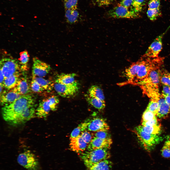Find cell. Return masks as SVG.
<instances>
[{
	"mask_svg": "<svg viewBox=\"0 0 170 170\" xmlns=\"http://www.w3.org/2000/svg\"><path fill=\"white\" fill-rule=\"evenodd\" d=\"M147 14L148 18L151 21L155 20L162 15L160 9H148Z\"/></svg>",
	"mask_w": 170,
	"mask_h": 170,
	"instance_id": "obj_35",
	"label": "cell"
},
{
	"mask_svg": "<svg viewBox=\"0 0 170 170\" xmlns=\"http://www.w3.org/2000/svg\"><path fill=\"white\" fill-rule=\"evenodd\" d=\"M33 77H44L51 69V67L49 64L40 60L36 57L33 58Z\"/></svg>",
	"mask_w": 170,
	"mask_h": 170,
	"instance_id": "obj_9",
	"label": "cell"
},
{
	"mask_svg": "<svg viewBox=\"0 0 170 170\" xmlns=\"http://www.w3.org/2000/svg\"><path fill=\"white\" fill-rule=\"evenodd\" d=\"M29 59V55L27 51L25 50L20 53L19 60L22 71H25L28 70Z\"/></svg>",
	"mask_w": 170,
	"mask_h": 170,
	"instance_id": "obj_27",
	"label": "cell"
},
{
	"mask_svg": "<svg viewBox=\"0 0 170 170\" xmlns=\"http://www.w3.org/2000/svg\"><path fill=\"white\" fill-rule=\"evenodd\" d=\"M167 30L154 40L142 56L151 58H155L158 57V55L162 48L163 37Z\"/></svg>",
	"mask_w": 170,
	"mask_h": 170,
	"instance_id": "obj_10",
	"label": "cell"
},
{
	"mask_svg": "<svg viewBox=\"0 0 170 170\" xmlns=\"http://www.w3.org/2000/svg\"><path fill=\"white\" fill-rule=\"evenodd\" d=\"M166 140L161 150L162 156L166 158L170 157V136L166 137Z\"/></svg>",
	"mask_w": 170,
	"mask_h": 170,
	"instance_id": "obj_32",
	"label": "cell"
},
{
	"mask_svg": "<svg viewBox=\"0 0 170 170\" xmlns=\"http://www.w3.org/2000/svg\"><path fill=\"white\" fill-rule=\"evenodd\" d=\"M70 139V146L72 151L81 154L87 149L88 144L83 140L80 135Z\"/></svg>",
	"mask_w": 170,
	"mask_h": 170,
	"instance_id": "obj_16",
	"label": "cell"
},
{
	"mask_svg": "<svg viewBox=\"0 0 170 170\" xmlns=\"http://www.w3.org/2000/svg\"><path fill=\"white\" fill-rule=\"evenodd\" d=\"M148 0H133L132 5V10L139 13L144 9Z\"/></svg>",
	"mask_w": 170,
	"mask_h": 170,
	"instance_id": "obj_31",
	"label": "cell"
},
{
	"mask_svg": "<svg viewBox=\"0 0 170 170\" xmlns=\"http://www.w3.org/2000/svg\"><path fill=\"white\" fill-rule=\"evenodd\" d=\"M78 0H64V4L65 10L77 8Z\"/></svg>",
	"mask_w": 170,
	"mask_h": 170,
	"instance_id": "obj_40",
	"label": "cell"
},
{
	"mask_svg": "<svg viewBox=\"0 0 170 170\" xmlns=\"http://www.w3.org/2000/svg\"><path fill=\"white\" fill-rule=\"evenodd\" d=\"M12 90L20 95L29 94L31 92L30 85L28 79L25 77H20L15 87Z\"/></svg>",
	"mask_w": 170,
	"mask_h": 170,
	"instance_id": "obj_15",
	"label": "cell"
},
{
	"mask_svg": "<svg viewBox=\"0 0 170 170\" xmlns=\"http://www.w3.org/2000/svg\"><path fill=\"white\" fill-rule=\"evenodd\" d=\"M163 96L166 102L168 105L170 109V97L166 96Z\"/></svg>",
	"mask_w": 170,
	"mask_h": 170,
	"instance_id": "obj_47",
	"label": "cell"
},
{
	"mask_svg": "<svg viewBox=\"0 0 170 170\" xmlns=\"http://www.w3.org/2000/svg\"><path fill=\"white\" fill-rule=\"evenodd\" d=\"M142 130L148 134L159 135L161 131V125L151 127H147L142 125L138 126Z\"/></svg>",
	"mask_w": 170,
	"mask_h": 170,
	"instance_id": "obj_29",
	"label": "cell"
},
{
	"mask_svg": "<svg viewBox=\"0 0 170 170\" xmlns=\"http://www.w3.org/2000/svg\"><path fill=\"white\" fill-rule=\"evenodd\" d=\"M109 129V125L102 118H96L88 120L87 130L95 132L100 131H107Z\"/></svg>",
	"mask_w": 170,
	"mask_h": 170,
	"instance_id": "obj_12",
	"label": "cell"
},
{
	"mask_svg": "<svg viewBox=\"0 0 170 170\" xmlns=\"http://www.w3.org/2000/svg\"><path fill=\"white\" fill-rule=\"evenodd\" d=\"M31 90L36 93H41L44 90L37 81L32 78L30 84Z\"/></svg>",
	"mask_w": 170,
	"mask_h": 170,
	"instance_id": "obj_37",
	"label": "cell"
},
{
	"mask_svg": "<svg viewBox=\"0 0 170 170\" xmlns=\"http://www.w3.org/2000/svg\"><path fill=\"white\" fill-rule=\"evenodd\" d=\"M164 57L155 58L143 56L138 61V65L136 76L130 84L136 85L146 77L152 70L160 68L163 64Z\"/></svg>",
	"mask_w": 170,
	"mask_h": 170,
	"instance_id": "obj_2",
	"label": "cell"
},
{
	"mask_svg": "<svg viewBox=\"0 0 170 170\" xmlns=\"http://www.w3.org/2000/svg\"><path fill=\"white\" fill-rule=\"evenodd\" d=\"M161 73V68L153 70L146 77L138 83L136 85L159 87L160 83Z\"/></svg>",
	"mask_w": 170,
	"mask_h": 170,
	"instance_id": "obj_11",
	"label": "cell"
},
{
	"mask_svg": "<svg viewBox=\"0 0 170 170\" xmlns=\"http://www.w3.org/2000/svg\"><path fill=\"white\" fill-rule=\"evenodd\" d=\"M2 55L0 61V70L5 78L20 72L21 70L19 60L6 51L2 52Z\"/></svg>",
	"mask_w": 170,
	"mask_h": 170,
	"instance_id": "obj_4",
	"label": "cell"
},
{
	"mask_svg": "<svg viewBox=\"0 0 170 170\" xmlns=\"http://www.w3.org/2000/svg\"><path fill=\"white\" fill-rule=\"evenodd\" d=\"M44 89L49 92L54 87V84L51 81L46 79L43 77H33Z\"/></svg>",
	"mask_w": 170,
	"mask_h": 170,
	"instance_id": "obj_28",
	"label": "cell"
},
{
	"mask_svg": "<svg viewBox=\"0 0 170 170\" xmlns=\"http://www.w3.org/2000/svg\"><path fill=\"white\" fill-rule=\"evenodd\" d=\"M22 95L18 94L12 90L8 92H4L0 94V104L3 106L8 105Z\"/></svg>",
	"mask_w": 170,
	"mask_h": 170,
	"instance_id": "obj_19",
	"label": "cell"
},
{
	"mask_svg": "<svg viewBox=\"0 0 170 170\" xmlns=\"http://www.w3.org/2000/svg\"><path fill=\"white\" fill-rule=\"evenodd\" d=\"M115 0H96L98 5L100 7H106L112 4Z\"/></svg>",
	"mask_w": 170,
	"mask_h": 170,
	"instance_id": "obj_44",
	"label": "cell"
},
{
	"mask_svg": "<svg viewBox=\"0 0 170 170\" xmlns=\"http://www.w3.org/2000/svg\"><path fill=\"white\" fill-rule=\"evenodd\" d=\"M138 65V61L133 63L128 68L125 69L124 76L127 81L123 83H119V85H123L130 83L135 78L137 73Z\"/></svg>",
	"mask_w": 170,
	"mask_h": 170,
	"instance_id": "obj_18",
	"label": "cell"
},
{
	"mask_svg": "<svg viewBox=\"0 0 170 170\" xmlns=\"http://www.w3.org/2000/svg\"><path fill=\"white\" fill-rule=\"evenodd\" d=\"M80 135L83 140L88 145L94 137L93 133L87 130L82 132Z\"/></svg>",
	"mask_w": 170,
	"mask_h": 170,
	"instance_id": "obj_38",
	"label": "cell"
},
{
	"mask_svg": "<svg viewBox=\"0 0 170 170\" xmlns=\"http://www.w3.org/2000/svg\"><path fill=\"white\" fill-rule=\"evenodd\" d=\"M85 96L87 102L95 108L102 110L105 108L106 105L105 101L91 96L88 94H86Z\"/></svg>",
	"mask_w": 170,
	"mask_h": 170,
	"instance_id": "obj_24",
	"label": "cell"
},
{
	"mask_svg": "<svg viewBox=\"0 0 170 170\" xmlns=\"http://www.w3.org/2000/svg\"><path fill=\"white\" fill-rule=\"evenodd\" d=\"M160 120L156 117L154 119L145 122H142V125L147 127H151L161 125Z\"/></svg>",
	"mask_w": 170,
	"mask_h": 170,
	"instance_id": "obj_41",
	"label": "cell"
},
{
	"mask_svg": "<svg viewBox=\"0 0 170 170\" xmlns=\"http://www.w3.org/2000/svg\"><path fill=\"white\" fill-rule=\"evenodd\" d=\"M88 94L89 95L105 101V97L102 89L96 85L92 86L89 89Z\"/></svg>",
	"mask_w": 170,
	"mask_h": 170,
	"instance_id": "obj_26",
	"label": "cell"
},
{
	"mask_svg": "<svg viewBox=\"0 0 170 170\" xmlns=\"http://www.w3.org/2000/svg\"><path fill=\"white\" fill-rule=\"evenodd\" d=\"M93 134L94 137L103 139L111 138L107 131H100L93 133Z\"/></svg>",
	"mask_w": 170,
	"mask_h": 170,
	"instance_id": "obj_42",
	"label": "cell"
},
{
	"mask_svg": "<svg viewBox=\"0 0 170 170\" xmlns=\"http://www.w3.org/2000/svg\"><path fill=\"white\" fill-rule=\"evenodd\" d=\"M158 101L159 109L157 116L159 118L165 119L168 117L170 113V108L165 99L161 94L156 98Z\"/></svg>",
	"mask_w": 170,
	"mask_h": 170,
	"instance_id": "obj_17",
	"label": "cell"
},
{
	"mask_svg": "<svg viewBox=\"0 0 170 170\" xmlns=\"http://www.w3.org/2000/svg\"><path fill=\"white\" fill-rule=\"evenodd\" d=\"M79 15L77 8L65 10V17L67 22L69 24H72L76 23Z\"/></svg>",
	"mask_w": 170,
	"mask_h": 170,
	"instance_id": "obj_22",
	"label": "cell"
},
{
	"mask_svg": "<svg viewBox=\"0 0 170 170\" xmlns=\"http://www.w3.org/2000/svg\"><path fill=\"white\" fill-rule=\"evenodd\" d=\"M35 102V98L32 95H22L11 104L3 106L2 111L4 119L8 123L28 109L34 107Z\"/></svg>",
	"mask_w": 170,
	"mask_h": 170,
	"instance_id": "obj_1",
	"label": "cell"
},
{
	"mask_svg": "<svg viewBox=\"0 0 170 170\" xmlns=\"http://www.w3.org/2000/svg\"><path fill=\"white\" fill-rule=\"evenodd\" d=\"M50 105L51 110H56L59 101L58 97L55 96H52L46 98Z\"/></svg>",
	"mask_w": 170,
	"mask_h": 170,
	"instance_id": "obj_36",
	"label": "cell"
},
{
	"mask_svg": "<svg viewBox=\"0 0 170 170\" xmlns=\"http://www.w3.org/2000/svg\"><path fill=\"white\" fill-rule=\"evenodd\" d=\"M161 94L163 95L168 96L170 97V86L163 85Z\"/></svg>",
	"mask_w": 170,
	"mask_h": 170,
	"instance_id": "obj_46",
	"label": "cell"
},
{
	"mask_svg": "<svg viewBox=\"0 0 170 170\" xmlns=\"http://www.w3.org/2000/svg\"><path fill=\"white\" fill-rule=\"evenodd\" d=\"M21 74L20 72L16 73L5 78L3 85L4 87L8 90L13 89L17 83Z\"/></svg>",
	"mask_w": 170,
	"mask_h": 170,
	"instance_id": "obj_23",
	"label": "cell"
},
{
	"mask_svg": "<svg viewBox=\"0 0 170 170\" xmlns=\"http://www.w3.org/2000/svg\"><path fill=\"white\" fill-rule=\"evenodd\" d=\"M35 113L34 107H31L14 118L8 123L13 125L24 123L33 118Z\"/></svg>",
	"mask_w": 170,
	"mask_h": 170,
	"instance_id": "obj_13",
	"label": "cell"
},
{
	"mask_svg": "<svg viewBox=\"0 0 170 170\" xmlns=\"http://www.w3.org/2000/svg\"><path fill=\"white\" fill-rule=\"evenodd\" d=\"M158 109L159 105L157 101L150 99L146 109L152 112L157 116Z\"/></svg>",
	"mask_w": 170,
	"mask_h": 170,
	"instance_id": "obj_34",
	"label": "cell"
},
{
	"mask_svg": "<svg viewBox=\"0 0 170 170\" xmlns=\"http://www.w3.org/2000/svg\"><path fill=\"white\" fill-rule=\"evenodd\" d=\"M160 80L163 85L170 86V73L166 69H161Z\"/></svg>",
	"mask_w": 170,
	"mask_h": 170,
	"instance_id": "obj_33",
	"label": "cell"
},
{
	"mask_svg": "<svg viewBox=\"0 0 170 170\" xmlns=\"http://www.w3.org/2000/svg\"><path fill=\"white\" fill-rule=\"evenodd\" d=\"M17 161L21 165L28 170H38L39 164L35 155L29 150H26L20 154Z\"/></svg>",
	"mask_w": 170,
	"mask_h": 170,
	"instance_id": "obj_6",
	"label": "cell"
},
{
	"mask_svg": "<svg viewBox=\"0 0 170 170\" xmlns=\"http://www.w3.org/2000/svg\"><path fill=\"white\" fill-rule=\"evenodd\" d=\"M106 15L109 18L134 19L140 17V14L119 4L108 11Z\"/></svg>",
	"mask_w": 170,
	"mask_h": 170,
	"instance_id": "obj_7",
	"label": "cell"
},
{
	"mask_svg": "<svg viewBox=\"0 0 170 170\" xmlns=\"http://www.w3.org/2000/svg\"><path fill=\"white\" fill-rule=\"evenodd\" d=\"M112 143L111 138L103 139L94 137L88 145V151L103 148H110Z\"/></svg>",
	"mask_w": 170,
	"mask_h": 170,
	"instance_id": "obj_14",
	"label": "cell"
},
{
	"mask_svg": "<svg viewBox=\"0 0 170 170\" xmlns=\"http://www.w3.org/2000/svg\"><path fill=\"white\" fill-rule=\"evenodd\" d=\"M54 87L59 95L67 98L73 96L77 92L79 89L78 83L76 81L68 85L55 83Z\"/></svg>",
	"mask_w": 170,
	"mask_h": 170,
	"instance_id": "obj_8",
	"label": "cell"
},
{
	"mask_svg": "<svg viewBox=\"0 0 170 170\" xmlns=\"http://www.w3.org/2000/svg\"><path fill=\"white\" fill-rule=\"evenodd\" d=\"M110 149L103 148L87 151L81 153V157L88 169L102 161L108 159L110 157Z\"/></svg>",
	"mask_w": 170,
	"mask_h": 170,
	"instance_id": "obj_3",
	"label": "cell"
},
{
	"mask_svg": "<svg viewBox=\"0 0 170 170\" xmlns=\"http://www.w3.org/2000/svg\"><path fill=\"white\" fill-rule=\"evenodd\" d=\"M134 132L144 149L149 152L152 150L164 138L159 135L147 133L141 129L138 126L135 128Z\"/></svg>",
	"mask_w": 170,
	"mask_h": 170,
	"instance_id": "obj_5",
	"label": "cell"
},
{
	"mask_svg": "<svg viewBox=\"0 0 170 170\" xmlns=\"http://www.w3.org/2000/svg\"><path fill=\"white\" fill-rule=\"evenodd\" d=\"M76 76V74L74 73H62L57 76L55 80V83L66 85L71 84L76 81L75 80Z\"/></svg>",
	"mask_w": 170,
	"mask_h": 170,
	"instance_id": "obj_21",
	"label": "cell"
},
{
	"mask_svg": "<svg viewBox=\"0 0 170 170\" xmlns=\"http://www.w3.org/2000/svg\"><path fill=\"white\" fill-rule=\"evenodd\" d=\"M86 120L79 125L72 131L70 135V138L76 137L81 135V133L87 130L88 122Z\"/></svg>",
	"mask_w": 170,
	"mask_h": 170,
	"instance_id": "obj_30",
	"label": "cell"
},
{
	"mask_svg": "<svg viewBox=\"0 0 170 170\" xmlns=\"http://www.w3.org/2000/svg\"><path fill=\"white\" fill-rule=\"evenodd\" d=\"M160 0H149L148 2V8L156 9H160Z\"/></svg>",
	"mask_w": 170,
	"mask_h": 170,
	"instance_id": "obj_43",
	"label": "cell"
},
{
	"mask_svg": "<svg viewBox=\"0 0 170 170\" xmlns=\"http://www.w3.org/2000/svg\"><path fill=\"white\" fill-rule=\"evenodd\" d=\"M112 165L110 161L105 160L94 164L88 169V170H110Z\"/></svg>",
	"mask_w": 170,
	"mask_h": 170,
	"instance_id": "obj_25",
	"label": "cell"
},
{
	"mask_svg": "<svg viewBox=\"0 0 170 170\" xmlns=\"http://www.w3.org/2000/svg\"><path fill=\"white\" fill-rule=\"evenodd\" d=\"M156 117L153 112L146 109L142 115V122L152 120Z\"/></svg>",
	"mask_w": 170,
	"mask_h": 170,
	"instance_id": "obj_39",
	"label": "cell"
},
{
	"mask_svg": "<svg viewBox=\"0 0 170 170\" xmlns=\"http://www.w3.org/2000/svg\"><path fill=\"white\" fill-rule=\"evenodd\" d=\"M133 1V0H122L119 4L133 10L132 8Z\"/></svg>",
	"mask_w": 170,
	"mask_h": 170,
	"instance_id": "obj_45",
	"label": "cell"
},
{
	"mask_svg": "<svg viewBox=\"0 0 170 170\" xmlns=\"http://www.w3.org/2000/svg\"><path fill=\"white\" fill-rule=\"evenodd\" d=\"M51 109L46 98L43 99L40 102L36 110L35 114L39 118L46 117Z\"/></svg>",
	"mask_w": 170,
	"mask_h": 170,
	"instance_id": "obj_20",
	"label": "cell"
}]
</instances>
